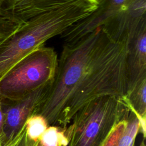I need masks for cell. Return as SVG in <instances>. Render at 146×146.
<instances>
[{"mask_svg":"<svg viewBox=\"0 0 146 146\" xmlns=\"http://www.w3.org/2000/svg\"><path fill=\"white\" fill-rule=\"evenodd\" d=\"M129 110L127 119H122L116 124L102 146H136L140 123L135 112ZM137 146H146L145 139L143 138Z\"/></svg>","mask_w":146,"mask_h":146,"instance_id":"obj_9","label":"cell"},{"mask_svg":"<svg viewBox=\"0 0 146 146\" xmlns=\"http://www.w3.org/2000/svg\"><path fill=\"white\" fill-rule=\"evenodd\" d=\"M0 146H1V139H0Z\"/></svg>","mask_w":146,"mask_h":146,"instance_id":"obj_17","label":"cell"},{"mask_svg":"<svg viewBox=\"0 0 146 146\" xmlns=\"http://www.w3.org/2000/svg\"><path fill=\"white\" fill-rule=\"evenodd\" d=\"M129 110L121 98L104 96L80 108L66 127L67 146H102Z\"/></svg>","mask_w":146,"mask_h":146,"instance_id":"obj_3","label":"cell"},{"mask_svg":"<svg viewBox=\"0 0 146 146\" xmlns=\"http://www.w3.org/2000/svg\"><path fill=\"white\" fill-rule=\"evenodd\" d=\"M128 40L111 38L99 27L65 43L54 76L36 114L48 125L66 128L74 114L88 102L104 96L126 94Z\"/></svg>","mask_w":146,"mask_h":146,"instance_id":"obj_1","label":"cell"},{"mask_svg":"<svg viewBox=\"0 0 146 146\" xmlns=\"http://www.w3.org/2000/svg\"><path fill=\"white\" fill-rule=\"evenodd\" d=\"M38 140H35L30 137L26 132V126L22 135L15 146H36Z\"/></svg>","mask_w":146,"mask_h":146,"instance_id":"obj_13","label":"cell"},{"mask_svg":"<svg viewBox=\"0 0 146 146\" xmlns=\"http://www.w3.org/2000/svg\"><path fill=\"white\" fill-rule=\"evenodd\" d=\"M133 0H99L96 9L86 18L74 23L62 34L65 43L77 40L110 22L126 9Z\"/></svg>","mask_w":146,"mask_h":146,"instance_id":"obj_6","label":"cell"},{"mask_svg":"<svg viewBox=\"0 0 146 146\" xmlns=\"http://www.w3.org/2000/svg\"><path fill=\"white\" fill-rule=\"evenodd\" d=\"M66 129L56 125L48 126L38 140L36 146H67Z\"/></svg>","mask_w":146,"mask_h":146,"instance_id":"obj_10","label":"cell"},{"mask_svg":"<svg viewBox=\"0 0 146 146\" xmlns=\"http://www.w3.org/2000/svg\"><path fill=\"white\" fill-rule=\"evenodd\" d=\"M4 125V113L2 107V97L0 95V139H1L3 135V129Z\"/></svg>","mask_w":146,"mask_h":146,"instance_id":"obj_14","label":"cell"},{"mask_svg":"<svg viewBox=\"0 0 146 146\" xmlns=\"http://www.w3.org/2000/svg\"><path fill=\"white\" fill-rule=\"evenodd\" d=\"M51 82L17 99L2 98L4 125L1 146L14 140L22 132L28 119L36 114L44 101Z\"/></svg>","mask_w":146,"mask_h":146,"instance_id":"obj_5","label":"cell"},{"mask_svg":"<svg viewBox=\"0 0 146 146\" xmlns=\"http://www.w3.org/2000/svg\"><path fill=\"white\" fill-rule=\"evenodd\" d=\"M79 0H0V15L25 25L32 18Z\"/></svg>","mask_w":146,"mask_h":146,"instance_id":"obj_7","label":"cell"},{"mask_svg":"<svg viewBox=\"0 0 146 146\" xmlns=\"http://www.w3.org/2000/svg\"><path fill=\"white\" fill-rule=\"evenodd\" d=\"M46 119L39 114L30 116L26 123V132L32 139L38 140L48 127Z\"/></svg>","mask_w":146,"mask_h":146,"instance_id":"obj_11","label":"cell"},{"mask_svg":"<svg viewBox=\"0 0 146 146\" xmlns=\"http://www.w3.org/2000/svg\"><path fill=\"white\" fill-rule=\"evenodd\" d=\"M23 25L0 15V46L19 31Z\"/></svg>","mask_w":146,"mask_h":146,"instance_id":"obj_12","label":"cell"},{"mask_svg":"<svg viewBox=\"0 0 146 146\" xmlns=\"http://www.w3.org/2000/svg\"><path fill=\"white\" fill-rule=\"evenodd\" d=\"M126 78V94L140 82L146 79V24L143 25L128 40Z\"/></svg>","mask_w":146,"mask_h":146,"instance_id":"obj_8","label":"cell"},{"mask_svg":"<svg viewBox=\"0 0 146 146\" xmlns=\"http://www.w3.org/2000/svg\"><path fill=\"white\" fill-rule=\"evenodd\" d=\"M87 1L91 3H93V4L96 5H98L99 1V0H87Z\"/></svg>","mask_w":146,"mask_h":146,"instance_id":"obj_16","label":"cell"},{"mask_svg":"<svg viewBox=\"0 0 146 146\" xmlns=\"http://www.w3.org/2000/svg\"><path fill=\"white\" fill-rule=\"evenodd\" d=\"M58 55L43 45L18 62L0 80V95L10 100L21 98L50 83L54 76Z\"/></svg>","mask_w":146,"mask_h":146,"instance_id":"obj_4","label":"cell"},{"mask_svg":"<svg viewBox=\"0 0 146 146\" xmlns=\"http://www.w3.org/2000/svg\"><path fill=\"white\" fill-rule=\"evenodd\" d=\"M98 5L79 0L40 14L28 21L21 29L0 46V80L18 62L50 38L62 34L86 18Z\"/></svg>","mask_w":146,"mask_h":146,"instance_id":"obj_2","label":"cell"},{"mask_svg":"<svg viewBox=\"0 0 146 146\" xmlns=\"http://www.w3.org/2000/svg\"><path fill=\"white\" fill-rule=\"evenodd\" d=\"M25 128H24V129H23V130L22 131V132L17 136V137H16L14 140H13L12 141H10V142H9V143H6V144H5L4 145H3V146H15L16 144H17V143L18 142V141L19 140V139H21V136H22V133H23V131H24V129H25Z\"/></svg>","mask_w":146,"mask_h":146,"instance_id":"obj_15","label":"cell"}]
</instances>
